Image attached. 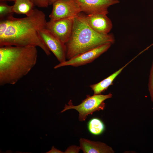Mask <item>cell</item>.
<instances>
[{"mask_svg":"<svg viewBox=\"0 0 153 153\" xmlns=\"http://www.w3.org/2000/svg\"><path fill=\"white\" fill-rule=\"evenodd\" d=\"M80 150V146L76 145L71 146L68 148L64 153H78Z\"/></svg>","mask_w":153,"mask_h":153,"instance_id":"ac0fdd59","label":"cell"},{"mask_svg":"<svg viewBox=\"0 0 153 153\" xmlns=\"http://www.w3.org/2000/svg\"><path fill=\"white\" fill-rule=\"evenodd\" d=\"M74 18L50 20L47 22L45 28L65 44L71 36Z\"/></svg>","mask_w":153,"mask_h":153,"instance_id":"52a82bcc","label":"cell"},{"mask_svg":"<svg viewBox=\"0 0 153 153\" xmlns=\"http://www.w3.org/2000/svg\"><path fill=\"white\" fill-rule=\"evenodd\" d=\"M112 44L107 43L100 45L94 48L85 52L71 59L56 65V69L63 67L71 66L77 67L93 62L103 54L106 52Z\"/></svg>","mask_w":153,"mask_h":153,"instance_id":"5b68a950","label":"cell"},{"mask_svg":"<svg viewBox=\"0 0 153 153\" xmlns=\"http://www.w3.org/2000/svg\"><path fill=\"white\" fill-rule=\"evenodd\" d=\"M148 87L151 99L153 102V60L149 74Z\"/></svg>","mask_w":153,"mask_h":153,"instance_id":"2e32d148","label":"cell"},{"mask_svg":"<svg viewBox=\"0 0 153 153\" xmlns=\"http://www.w3.org/2000/svg\"><path fill=\"white\" fill-rule=\"evenodd\" d=\"M36 47H0V85H14L27 75L36 65Z\"/></svg>","mask_w":153,"mask_h":153,"instance_id":"7a4b0ae2","label":"cell"},{"mask_svg":"<svg viewBox=\"0 0 153 153\" xmlns=\"http://www.w3.org/2000/svg\"><path fill=\"white\" fill-rule=\"evenodd\" d=\"M39 34L44 44L60 63L66 60V47L65 44L46 28L40 30Z\"/></svg>","mask_w":153,"mask_h":153,"instance_id":"ba28073f","label":"cell"},{"mask_svg":"<svg viewBox=\"0 0 153 153\" xmlns=\"http://www.w3.org/2000/svg\"><path fill=\"white\" fill-rule=\"evenodd\" d=\"M115 41L112 34H101L93 30L87 22L84 15L80 13L74 18L71 36L65 44L66 59H70L105 43L112 44Z\"/></svg>","mask_w":153,"mask_h":153,"instance_id":"3957f363","label":"cell"},{"mask_svg":"<svg viewBox=\"0 0 153 153\" xmlns=\"http://www.w3.org/2000/svg\"><path fill=\"white\" fill-rule=\"evenodd\" d=\"M35 5L33 0H16L13 5V10L17 14L27 16L31 13Z\"/></svg>","mask_w":153,"mask_h":153,"instance_id":"4fadbf2b","label":"cell"},{"mask_svg":"<svg viewBox=\"0 0 153 153\" xmlns=\"http://www.w3.org/2000/svg\"><path fill=\"white\" fill-rule=\"evenodd\" d=\"M84 17L90 27L98 33L108 34L112 28V22L107 14H92L84 15Z\"/></svg>","mask_w":153,"mask_h":153,"instance_id":"30bf717a","label":"cell"},{"mask_svg":"<svg viewBox=\"0 0 153 153\" xmlns=\"http://www.w3.org/2000/svg\"><path fill=\"white\" fill-rule=\"evenodd\" d=\"M47 153H63V152L57 149L53 146L51 149L48 152H46Z\"/></svg>","mask_w":153,"mask_h":153,"instance_id":"d6986e66","label":"cell"},{"mask_svg":"<svg viewBox=\"0 0 153 153\" xmlns=\"http://www.w3.org/2000/svg\"><path fill=\"white\" fill-rule=\"evenodd\" d=\"M112 96L111 93L105 95L94 94L92 96L88 95L86 98L83 100L80 104L76 106L74 105L72 100H70L68 105H65L61 112L69 109H75L79 112V120L82 122L84 121L88 115L92 114L95 111L103 110L105 105L104 101L111 98Z\"/></svg>","mask_w":153,"mask_h":153,"instance_id":"277c9868","label":"cell"},{"mask_svg":"<svg viewBox=\"0 0 153 153\" xmlns=\"http://www.w3.org/2000/svg\"><path fill=\"white\" fill-rule=\"evenodd\" d=\"M13 7V5L10 6L4 3H0V17L1 19L12 15L14 13Z\"/></svg>","mask_w":153,"mask_h":153,"instance_id":"9a60e30c","label":"cell"},{"mask_svg":"<svg viewBox=\"0 0 153 153\" xmlns=\"http://www.w3.org/2000/svg\"><path fill=\"white\" fill-rule=\"evenodd\" d=\"M16 0H0L1 1H15Z\"/></svg>","mask_w":153,"mask_h":153,"instance_id":"44dd1931","label":"cell"},{"mask_svg":"<svg viewBox=\"0 0 153 153\" xmlns=\"http://www.w3.org/2000/svg\"><path fill=\"white\" fill-rule=\"evenodd\" d=\"M128 63H129L98 83L90 85V87L94 92V94H100L112 85L114 79Z\"/></svg>","mask_w":153,"mask_h":153,"instance_id":"7c38bea8","label":"cell"},{"mask_svg":"<svg viewBox=\"0 0 153 153\" xmlns=\"http://www.w3.org/2000/svg\"><path fill=\"white\" fill-rule=\"evenodd\" d=\"M46 22L44 13L37 8H34L30 14L23 18H16L12 15L2 19L0 47H38L49 56L50 51L39 34V31L45 28Z\"/></svg>","mask_w":153,"mask_h":153,"instance_id":"6da1fadb","label":"cell"},{"mask_svg":"<svg viewBox=\"0 0 153 153\" xmlns=\"http://www.w3.org/2000/svg\"><path fill=\"white\" fill-rule=\"evenodd\" d=\"M35 5L42 8L47 7L48 5L49 0H33Z\"/></svg>","mask_w":153,"mask_h":153,"instance_id":"e0dca14e","label":"cell"},{"mask_svg":"<svg viewBox=\"0 0 153 153\" xmlns=\"http://www.w3.org/2000/svg\"><path fill=\"white\" fill-rule=\"evenodd\" d=\"M59 0H49V5H52V4L55 1Z\"/></svg>","mask_w":153,"mask_h":153,"instance_id":"ffe728a7","label":"cell"},{"mask_svg":"<svg viewBox=\"0 0 153 153\" xmlns=\"http://www.w3.org/2000/svg\"><path fill=\"white\" fill-rule=\"evenodd\" d=\"M88 127L90 132L95 135L101 134L105 129L103 122L100 119L96 118L90 120L88 123Z\"/></svg>","mask_w":153,"mask_h":153,"instance_id":"5bb4252c","label":"cell"},{"mask_svg":"<svg viewBox=\"0 0 153 153\" xmlns=\"http://www.w3.org/2000/svg\"><path fill=\"white\" fill-rule=\"evenodd\" d=\"M82 12L87 14L109 13L108 9L110 6L120 3L119 0H76Z\"/></svg>","mask_w":153,"mask_h":153,"instance_id":"9c48e42d","label":"cell"},{"mask_svg":"<svg viewBox=\"0 0 153 153\" xmlns=\"http://www.w3.org/2000/svg\"><path fill=\"white\" fill-rule=\"evenodd\" d=\"M50 20H54L75 17L82 12L76 0H59L52 4Z\"/></svg>","mask_w":153,"mask_h":153,"instance_id":"8992f818","label":"cell"},{"mask_svg":"<svg viewBox=\"0 0 153 153\" xmlns=\"http://www.w3.org/2000/svg\"><path fill=\"white\" fill-rule=\"evenodd\" d=\"M79 142L80 148L84 153L114 152L111 147L103 143L92 141L84 138H80Z\"/></svg>","mask_w":153,"mask_h":153,"instance_id":"8fae6325","label":"cell"},{"mask_svg":"<svg viewBox=\"0 0 153 153\" xmlns=\"http://www.w3.org/2000/svg\"></svg>","mask_w":153,"mask_h":153,"instance_id":"7402d4cb","label":"cell"}]
</instances>
